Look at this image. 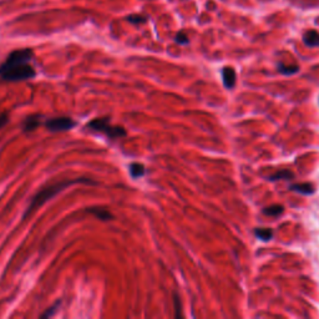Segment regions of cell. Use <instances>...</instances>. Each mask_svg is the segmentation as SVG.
Wrapping results in <instances>:
<instances>
[{"instance_id":"6da1fadb","label":"cell","mask_w":319,"mask_h":319,"mask_svg":"<svg viewBox=\"0 0 319 319\" xmlns=\"http://www.w3.org/2000/svg\"><path fill=\"white\" fill-rule=\"evenodd\" d=\"M34 57L31 49H19L8 55L0 64V78L5 81H25L35 78L37 71L30 65Z\"/></svg>"},{"instance_id":"7a4b0ae2","label":"cell","mask_w":319,"mask_h":319,"mask_svg":"<svg viewBox=\"0 0 319 319\" xmlns=\"http://www.w3.org/2000/svg\"><path fill=\"white\" fill-rule=\"evenodd\" d=\"M75 183H90V185H95V182H93L92 180H89V178H78V180L59 181V182H55L53 185L44 187L41 191L38 192V194L33 197L31 202L27 206V210L25 211V213H24V218L29 216L30 213L34 212V211H37L40 206H43L44 203L53 199V197L56 196L57 194L64 191V189L68 188L69 186L75 185Z\"/></svg>"},{"instance_id":"3957f363","label":"cell","mask_w":319,"mask_h":319,"mask_svg":"<svg viewBox=\"0 0 319 319\" xmlns=\"http://www.w3.org/2000/svg\"><path fill=\"white\" fill-rule=\"evenodd\" d=\"M87 127L90 130L96 131V133H101L106 135L109 139L111 140H117L121 137H125L127 133L123 127L116 125H111L110 120L107 117H99V119H93L87 123Z\"/></svg>"},{"instance_id":"277c9868","label":"cell","mask_w":319,"mask_h":319,"mask_svg":"<svg viewBox=\"0 0 319 319\" xmlns=\"http://www.w3.org/2000/svg\"><path fill=\"white\" fill-rule=\"evenodd\" d=\"M76 125V122L71 117L68 116H60V117H53L45 121V127L49 131L53 133H61V131H69Z\"/></svg>"},{"instance_id":"5b68a950","label":"cell","mask_w":319,"mask_h":319,"mask_svg":"<svg viewBox=\"0 0 319 319\" xmlns=\"http://www.w3.org/2000/svg\"><path fill=\"white\" fill-rule=\"evenodd\" d=\"M222 80L226 89H233L236 85V71L233 68L226 67L222 69Z\"/></svg>"},{"instance_id":"8992f818","label":"cell","mask_w":319,"mask_h":319,"mask_svg":"<svg viewBox=\"0 0 319 319\" xmlns=\"http://www.w3.org/2000/svg\"><path fill=\"white\" fill-rule=\"evenodd\" d=\"M43 116L40 115H31V116H27L25 120L23 121V130L25 133H31V131L37 130L40 126Z\"/></svg>"},{"instance_id":"52a82bcc","label":"cell","mask_w":319,"mask_h":319,"mask_svg":"<svg viewBox=\"0 0 319 319\" xmlns=\"http://www.w3.org/2000/svg\"><path fill=\"white\" fill-rule=\"evenodd\" d=\"M86 212L93 214V216L98 217L99 219H103V221H111V219H114L112 213L104 207H89L86 210Z\"/></svg>"},{"instance_id":"ba28073f","label":"cell","mask_w":319,"mask_h":319,"mask_svg":"<svg viewBox=\"0 0 319 319\" xmlns=\"http://www.w3.org/2000/svg\"><path fill=\"white\" fill-rule=\"evenodd\" d=\"M303 43L309 48H318L319 46V33L315 30H308L303 35Z\"/></svg>"},{"instance_id":"9c48e42d","label":"cell","mask_w":319,"mask_h":319,"mask_svg":"<svg viewBox=\"0 0 319 319\" xmlns=\"http://www.w3.org/2000/svg\"><path fill=\"white\" fill-rule=\"evenodd\" d=\"M290 189L291 191L298 192V194L301 195H306V196H308V195H313L315 191L314 186H313L312 183H294V185L290 186Z\"/></svg>"},{"instance_id":"30bf717a","label":"cell","mask_w":319,"mask_h":319,"mask_svg":"<svg viewBox=\"0 0 319 319\" xmlns=\"http://www.w3.org/2000/svg\"><path fill=\"white\" fill-rule=\"evenodd\" d=\"M129 170H130V175L131 177L135 178H140L142 177V176L145 175V166L144 165L139 164V162H133V164L130 165V167H129Z\"/></svg>"},{"instance_id":"8fae6325","label":"cell","mask_w":319,"mask_h":319,"mask_svg":"<svg viewBox=\"0 0 319 319\" xmlns=\"http://www.w3.org/2000/svg\"><path fill=\"white\" fill-rule=\"evenodd\" d=\"M294 178V173L290 170H280V171L276 172L274 175L269 176V181H278V180H292Z\"/></svg>"},{"instance_id":"7c38bea8","label":"cell","mask_w":319,"mask_h":319,"mask_svg":"<svg viewBox=\"0 0 319 319\" xmlns=\"http://www.w3.org/2000/svg\"><path fill=\"white\" fill-rule=\"evenodd\" d=\"M256 237L262 239V241H269L273 238V231L271 228H256L254 230Z\"/></svg>"},{"instance_id":"4fadbf2b","label":"cell","mask_w":319,"mask_h":319,"mask_svg":"<svg viewBox=\"0 0 319 319\" xmlns=\"http://www.w3.org/2000/svg\"><path fill=\"white\" fill-rule=\"evenodd\" d=\"M278 71L283 75H294L299 71L298 65H285L283 62H279L278 64Z\"/></svg>"},{"instance_id":"5bb4252c","label":"cell","mask_w":319,"mask_h":319,"mask_svg":"<svg viewBox=\"0 0 319 319\" xmlns=\"http://www.w3.org/2000/svg\"><path fill=\"white\" fill-rule=\"evenodd\" d=\"M283 211H284V207H283L282 205H272V206H268V207L263 208V213L271 217L279 216V214L283 213Z\"/></svg>"},{"instance_id":"9a60e30c","label":"cell","mask_w":319,"mask_h":319,"mask_svg":"<svg viewBox=\"0 0 319 319\" xmlns=\"http://www.w3.org/2000/svg\"><path fill=\"white\" fill-rule=\"evenodd\" d=\"M127 21H130L131 24H135V25H140V24L146 23L147 18L145 15H140V14H133V15L127 16Z\"/></svg>"},{"instance_id":"2e32d148","label":"cell","mask_w":319,"mask_h":319,"mask_svg":"<svg viewBox=\"0 0 319 319\" xmlns=\"http://www.w3.org/2000/svg\"><path fill=\"white\" fill-rule=\"evenodd\" d=\"M175 41L180 45H187L189 43V39L185 31H178L175 37Z\"/></svg>"},{"instance_id":"e0dca14e","label":"cell","mask_w":319,"mask_h":319,"mask_svg":"<svg viewBox=\"0 0 319 319\" xmlns=\"http://www.w3.org/2000/svg\"><path fill=\"white\" fill-rule=\"evenodd\" d=\"M60 304H61V301H57L56 304H54L53 307H50V308H49V309H46L45 313H44V314L41 315V317H43V318H49V317H51V315H54L55 312H56L57 308L60 307Z\"/></svg>"},{"instance_id":"ac0fdd59","label":"cell","mask_w":319,"mask_h":319,"mask_svg":"<svg viewBox=\"0 0 319 319\" xmlns=\"http://www.w3.org/2000/svg\"><path fill=\"white\" fill-rule=\"evenodd\" d=\"M173 303H175L176 317L177 318L182 317V314H181V302H180V298H178L177 294H175V296H173Z\"/></svg>"},{"instance_id":"d6986e66","label":"cell","mask_w":319,"mask_h":319,"mask_svg":"<svg viewBox=\"0 0 319 319\" xmlns=\"http://www.w3.org/2000/svg\"><path fill=\"white\" fill-rule=\"evenodd\" d=\"M8 121H9V115H8L7 112H4V114L0 115V129H2L3 126L7 125Z\"/></svg>"}]
</instances>
